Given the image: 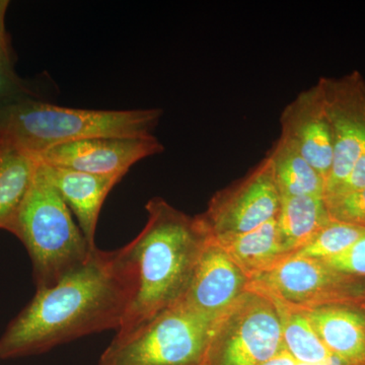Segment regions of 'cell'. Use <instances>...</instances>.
I'll use <instances>...</instances> for the list:
<instances>
[{"label": "cell", "instance_id": "obj_18", "mask_svg": "<svg viewBox=\"0 0 365 365\" xmlns=\"http://www.w3.org/2000/svg\"><path fill=\"white\" fill-rule=\"evenodd\" d=\"M281 196L324 198L325 181L292 144L279 137L269 151Z\"/></svg>", "mask_w": 365, "mask_h": 365}, {"label": "cell", "instance_id": "obj_26", "mask_svg": "<svg viewBox=\"0 0 365 365\" xmlns=\"http://www.w3.org/2000/svg\"><path fill=\"white\" fill-rule=\"evenodd\" d=\"M262 365H311V364H302V362L297 361L294 359V357L292 356V355L289 354L287 351V350L283 349L282 351L280 353H278L277 355H276L275 357H273L272 359L269 360V361L266 362V364H262Z\"/></svg>", "mask_w": 365, "mask_h": 365}, {"label": "cell", "instance_id": "obj_14", "mask_svg": "<svg viewBox=\"0 0 365 365\" xmlns=\"http://www.w3.org/2000/svg\"><path fill=\"white\" fill-rule=\"evenodd\" d=\"M42 165L53 186L76 216L86 242L91 249L97 248L96 232L101 209L110 192L121 180Z\"/></svg>", "mask_w": 365, "mask_h": 365}, {"label": "cell", "instance_id": "obj_12", "mask_svg": "<svg viewBox=\"0 0 365 365\" xmlns=\"http://www.w3.org/2000/svg\"><path fill=\"white\" fill-rule=\"evenodd\" d=\"M281 135L327 181L332 169L334 140L321 86L302 91L284 108Z\"/></svg>", "mask_w": 365, "mask_h": 365}, {"label": "cell", "instance_id": "obj_9", "mask_svg": "<svg viewBox=\"0 0 365 365\" xmlns=\"http://www.w3.org/2000/svg\"><path fill=\"white\" fill-rule=\"evenodd\" d=\"M163 150L155 135L98 137L62 144L36 158L49 167L122 180L136 163Z\"/></svg>", "mask_w": 365, "mask_h": 365}, {"label": "cell", "instance_id": "obj_6", "mask_svg": "<svg viewBox=\"0 0 365 365\" xmlns=\"http://www.w3.org/2000/svg\"><path fill=\"white\" fill-rule=\"evenodd\" d=\"M283 349L277 307L248 288L216 322L201 365H262Z\"/></svg>", "mask_w": 365, "mask_h": 365}, {"label": "cell", "instance_id": "obj_13", "mask_svg": "<svg viewBox=\"0 0 365 365\" xmlns=\"http://www.w3.org/2000/svg\"><path fill=\"white\" fill-rule=\"evenodd\" d=\"M326 347L349 365H365V304L299 309Z\"/></svg>", "mask_w": 365, "mask_h": 365}, {"label": "cell", "instance_id": "obj_3", "mask_svg": "<svg viewBox=\"0 0 365 365\" xmlns=\"http://www.w3.org/2000/svg\"><path fill=\"white\" fill-rule=\"evenodd\" d=\"M162 115V109H76L26 98L0 111V136L38 157L85 139L153 135Z\"/></svg>", "mask_w": 365, "mask_h": 365}, {"label": "cell", "instance_id": "obj_11", "mask_svg": "<svg viewBox=\"0 0 365 365\" xmlns=\"http://www.w3.org/2000/svg\"><path fill=\"white\" fill-rule=\"evenodd\" d=\"M250 279L209 237L186 292L176 304L216 323L248 290Z\"/></svg>", "mask_w": 365, "mask_h": 365}, {"label": "cell", "instance_id": "obj_2", "mask_svg": "<svg viewBox=\"0 0 365 365\" xmlns=\"http://www.w3.org/2000/svg\"><path fill=\"white\" fill-rule=\"evenodd\" d=\"M145 209L148 222L128 244L138 287L117 334L131 332L179 302L210 237L198 215H186L165 199H150Z\"/></svg>", "mask_w": 365, "mask_h": 365}, {"label": "cell", "instance_id": "obj_27", "mask_svg": "<svg viewBox=\"0 0 365 365\" xmlns=\"http://www.w3.org/2000/svg\"><path fill=\"white\" fill-rule=\"evenodd\" d=\"M4 140H2V141H1V143H0V148H1V145H2V144H4Z\"/></svg>", "mask_w": 365, "mask_h": 365}, {"label": "cell", "instance_id": "obj_10", "mask_svg": "<svg viewBox=\"0 0 365 365\" xmlns=\"http://www.w3.org/2000/svg\"><path fill=\"white\" fill-rule=\"evenodd\" d=\"M327 113L332 127V169L325 182V196L331 195L347 179L365 150V101L357 83H340L322 78Z\"/></svg>", "mask_w": 365, "mask_h": 365}, {"label": "cell", "instance_id": "obj_1", "mask_svg": "<svg viewBox=\"0 0 365 365\" xmlns=\"http://www.w3.org/2000/svg\"><path fill=\"white\" fill-rule=\"evenodd\" d=\"M138 287L128 244L95 249L55 287L37 290L0 339V359L48 351L90 334L119 330Z\"/></svg>", "mask_w": 365, "mask_h": 365}, {"label": "cell", "instance_id": "obj_21", "mask_svg": "<svg viewBox=\"0 0 365 365\" xmlns=\"http://www.w3.org/2000/svg\"><path fill=\"white\" fill-rule=\"evenodd\" d=\"M324 200L331 220L365 230V188L327 196Z\"/></svg>", "mask_w": 365, "mask_h": 365}, {"label": "cell", "instance_id": "obj_28", "mask_svg": "<svg viewBox=\"0 0 365 365\" xmlns=\"http://www.w3.org/2000/svg\"><path fill=\"white\" fill-rule=\"evenodd\" d=\"M2 140H4V137L0 136V143H1Z\"/></svg>", "mask_w": 365, "mask_h": 365}, {"label": "cell", "instance_id": "obj_17", "mask_svg": "<svg viewBox=\"0 0 365 365\" xmlns=\"http://www.w3.org/2000/svg\"><path fill=\"white\" fill-rule=\"evenodd\" d=\"M38 162L35 155L7 143L0 148V228L9 230L32 185Z\"/></svg>", "mask_w": 365, "mask_h": 365}, {"label": "cell", "instance_id": "obj_8", "mask_svg": "<svg viewBox=\"0 0 365 365\" xmlns=\"http://www.w3.org/2000/svg\"><path fill=\"white\" fill-rule=\"evenodd\" d=\"M280 204L272 163L266 157L248 176L215 193L198 216L211 237L242 235L275 220Z\"/></svg>", "mask_w": 365, "mask_h": 365}, {"label": "cell", "instance_id": "obj_16", "mask_svg": "<svg viewBox=\"0 0 365 365\" xmlns=\"http://www.w3.org/2000/svg\"><path fill=\"white\" fill-rule=\"evenodd\" d=\"M330 222L324 198L281 196L276 225L281 244L292 256L307 246Z\"/></svg>", "mask_w": 365, "mask_h": 365}, {"label": "cell", "instance_id": "obj_19", "mask_svg": "<svg viewBox=\"0 0 365 365\" xmlns=\"http://www.w3.org/2000/svg\"><path fill=\"white\" fill-rule=\"evenodd\" d=\"M273 302L279 313L284 349L297 361L311 365H349L326 347L302 312Z\"/></svg>", "mask_w": 365, "mask_h": 365}, {"label": "cell", "instance_id": "obj_7", "mask_svg": "<svg viewBox=\"0 0 365 365\" xmlns=\"http://www.w3.org/2000/svg\"><path fill=\"white\" fill-rule=\"evenodd\" d=\"M248 288L295 309L365 304V278L348 275L322 261L292 256L250 281Z\"/></svg>", "mask_w": 365, "mask_h": 365}, {"label": "cell", "instance_id": "obj_24", "mask_svg": "<svg viewBox=\"0 0 365 365\" xmlns=\"http://www.w3.org/2000/svg\"><path fill=\"white\" fill-rule=\"evenodd\" d=\"M9 6V0H0V66L14 68V53L6 26Z\"/></svg>", "mask_w": 365, "mask_h": 365}, {"label": "cell", "instance_id": "obj_22", "mask_svg": "<svg viewBox=\"0 0 365 365\" xmlns=\"http://www.w3.org/2000/svg\"><path fill=\"white\" fill-rule=\"evenodd\" d=\"M36 97L32 88L16 74L14 68L0 66V111L24 98Z\"/></svg>", "mask_w": 365, "mask_h": 365}, {"label": "cell", "instance_id": "obj_23", "mask_svg": "<svg viewBox=\"0 0 365 365\" xmlns=\"http://www.w3.org/2000/svg\"><path fill=\"white\" fill-rule=\"evenodd\" d=\"M322 262L340 272L365 278V234L342 254Z\"/></svg>", "mask_w": 365, "mask_h": 365}, {"label": "cell", "instance_id": "obj_25", "mask_svg": "<svg viewBox=\"0 0 365 365\" xmlns=\"http://www.w3.org/2000/svg\"><path fill=\"white\" fill-rule=\"evenodd\" d=\"M365 188V150L360 155L359 160L355 163L349 176L340 185L331 195L336 194L347 193V192L357 191ZM327 197V196H326ZM325 198V197H324Z\"/></svg>", "mask_w": 365, "mask_h": 365}, {"label": "cell", "instance_id": "obj_20", "mask_svg": "<svg viewBox=\"0 0 365 365\" xmlns=\"http://www.w3.org/2000/svg\"><path fill=\"white\" fill-rule=\"evenodd\" d=\"M365 234L362 228L331 220L294 256L325 261L342 254Z\"/></svg>", "mask_w": 365, "mask_h": 365}, {"label": "cell", "instance_id": "obj_5", "mask_svg": "<svg viewBox=\"0 0 365 365\" xmlns=\"http://www.w3.org/2000/svg\"><path fill=\"white\" fill-rule=\"evenodd\" d=\"M215 323L181 304L116 334L98 365H201Z\"/></svg>", "mask_w": 365, "mask_h": 365}, {"label": "cell", "instance_id": "obj_15", "mask_svg": "<svg viewBox=\"0 0 365 365\" xmlns=\"http://www.w3.org/2000/svg\"><path fill=\"white\" fill-rule=\"evenodd\" d=\"M211 239L227 252L250 281L292 257L281 244L276 218L246 234Z\"/></svg>", "mask_w": 365, "mask_h": 365}, {"label": "cell", "instance_id": "obj_4", "mask_svg": "<svg viewBox=\"0 0 365 365\" xmlns=\"http://www.w3.org/2000/svg\"><path fill=\"white\" fill-rule=\"evenodd\" d=\"M9 232L20 237L30 254L38 290L55 287L95 250L40 162Z\"/></svg>", "mask_w": 365, "mask_h": 365}]
</instances>
